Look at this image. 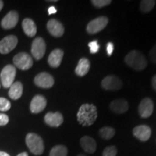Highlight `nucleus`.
<instances>
[{"label": "nucleus", "mask_w": 156, "mask_h": 156, "mask_svg": "<svg viewBox=\"0 0 156 156\" xmlns=\"http://www.w3.org/2000/svg\"><path fill=\"white\" fill-rule=\"evenodd\" d=\"M64 56V51L60 48H56L51 52L48 58V63L51 67H59Z\"/></svg>", "instance_id": "f3484780"}, {"label": "nucleus", "mask_w": 156, "mask_h": 156, "mask_svg": "<svg viewBox=\"0 0 156 156\" xmlns=\"http://www.w3.org/2000/svg\"><path fill=\"white\" fill-rule=\"evenodd\" d=\"M155 5L154 0H142L140 3V10L144 13H147L153 9Z\"/></svg>", "instance_id": "393cba45"}, {"label": "nucleus", "mask_w": 156, "mask_h": 156, "mask_svg": "<svg viewBox=\"0 0 156 156\" xmlns=\"http://www.w3.org/2000/svg\"><path fill=\"white\" fill-rule=\"evenodd\" d=\"M108 23V17L101 16L91 20L87 25V32L89 34H95L103 30Z\"/></svg>", "instance_id": "423d86ee"}, {"label": "nucleus", "mask_w": 156, "mask_h": 156, "mask_svg": "<svg viewBox=\"0 0 156 156\" xmlns=\"http://www.w3.org/2000/svg\"><path fill=\"white\" fill-rule=\"evenodd\" d=\"M18 39L15 36L10 35L4 38L0 41V54H7L16 47Z\"/></svg>", "instance_id": "1a4fd4ad"}, {"label": "nucleus", "mask_w": 156, "mask_h": 156, "mask_svg": "<svg viewBox=\"0 0 156 156\" xmlns=\"http://www.w3.org/2000/svg\"><path fill=\"white\" fill-rule=\"evenodd\" d=\"M46 45L44 38L37 37L34 40L31 46V54L36 60H40L46 53Z\"/></svg>", "instance_id": "0eeeda50"}, {"label": "nucleus", "mask_w": 156, "mask_h": 156, "mask_svg": "<svg viewBox=\"0 0 156 156\" xmlns=\"http://www.w3.org/2000/svg\"><path fill=\"white\" fill-rule=\"evenodd\" d=\"M48 12L49 15L55 14V13L56 12V9L54 7H50L48 9Z\"/></svg>", "instance_id": "473e14b6"}, {"label": "nucleus", "mask_w": 156, "mask_h": 156, "mask_svg": "<svg viewBox=\"0 0 156 156\" xmlns=\"http://www.w3.org/2000/svg\"><path fill=\"white\" fill-rule=\"evenodd\" d=\"M3 6H4L3 1H2V0H0V11H1L2 9L3 8Z\"/></svg>", "instance_id": "e433bc0d"}, {"label": "nucleus", "mask_w": 156, "mask_h": 156, "mask_svg": "<svg viewBox=\"0 0 156 156\" xmlns=\"http://www.w3.org/2000/svg\"><path fill=\"white\" fill-rule=\"evenodd\" d=\"M80 145L84 151L89 154L94 153L97 148L96 142L93 138L90 136H84L81 138Z\"/></svg>", "instance_id": "6ab92c4d"}, {"label": "nucleus", "mask_w": 156, "mask_h": 156, "mask_svg": "<svg viewBox=\"0 0 156 156\" xmlns=\"http://www.w3.org/2000/svg\"><path fill=\"white\" fill-rule=\"evenodd\" d=\"M25 142L30 151L36 155H40L44 151V144L42 138L35 133H29L25 137Z\"/></svg>", "instance_id": "7ed1b4c3"}, {"label": "nucleus", "mask_w": 156, "mask_h": 156, "mask_svg": "<svg viewBox=\"0 0 156 156\" xmlns=\"http://www.w3.org/2000/svg\"><path fill=\"white\" fill-rule=\"evenodd\" d=\"M68 153L67 148L65 146L58 145H56L51 150L49 156H67Z\"/></svg>", "instance_id": "5701e85b"}, {"label": "nucleus", "mask_w": 156, "mask_h": 156, "mask_svg": "<svg viewBox=\"0 0 156 156\" xmlns=\"http://www.w3.org/2000/svg\"><path fill=\"white\" fill-rule=\"evenodd\" d=\"M11 103L5 98H0V111L1 112H7L10 109Z\"/></svg>", "instance_id": "a878e982"}, {"label": "nucleus", "mask_w": 156, "mask_h": 156, "mask_svg": "<svg viewBox=\"0 0 156 156\" xmlns=\"http://www.w3.org/2000/svg\"><path fill=\"white\" fill-rule=\"evenodd\" d=\"M88 47L90 48V51L91 54H96L100 48V45L98 44L97 40H95L89 43Z\"/></svg>", "instance_id": "c85d7f7f"}, {"label": "nucleus", "mask_w": 156, "mask_h": 156, "mask_svg": "<svg viewBox=\"0 0 156 156\" xmlns=\"http://www.w3.org/2000/svg\"><path fill=\"white\" fill-rule=\"evenodd\" d=\"M101 86L106 90H119L123 86V83L119 77L114 75H108L103 78Z\"/></svg>", "instance_id": "6e6552de"}, {"label": "nucleus", "mask_w": 156, "mask_h": 156, "mask_svg": "<svg viewBox=\"0 0 156 156\" xmlns=\"http://www.w3.org/2000/svg\"><path fill=\"white\" fill-rule=\"evenodd\" d=\"M149 58L153 64H156V44H155V46L151 48V50L150 51Z\"/></svg>", "instance_id": "c756f323"}, {"label": "nucleus", "mask_w": 156, "mask_h": 156, "mask_svg": "<svg viewBox=\"0 0 156 156\" xmlns=\"http://www.w3.org/2000/svg\"><path fill=\"white\" fill-rule=\"evenodd\" d=\"M0 156H9V155L8 153H5V152L0 151Z\"/></svg>", "instance_id": "f704fd0d"}, {"label": "nucleus", "mask_w": 156, "mask_h": 156, "mask_svg": "<svg viewBox=\"0 0 156 156\" xmlns=\"http://www.w3.org/2000/svg\"><path fill=\"white\" fill-rule=\"evenodd\" d=\"M99 134L103 140H110L112 139L115 134V130L114 128L110 126H104L99 130Z\"/></svg>", "instance_id": "b1692460"}, {"label": "nucleus", "mask_w": 156, "mask_h": 156, "mask_svg": "<svg viewBox=\"0 0 156 156\" xmlns=\"http://www.w3.org/2000/svg\"><path fill=\"white\" fill-rule=\"evenodd\" d=\"M19 20V15L16 11L12 10L9 12L2 20L1 25L5 30L14 28L17 24Z\"/></svg>", "instance_id": "f8f14e48"}, {"label": "nucleus", "mask_w": 156, "mask_h": 156, "mask_svg": "<svg viewBox=\"0 0 156 156\" xmlns=\"http://www.w3.org/2000/svg\"><path fill=\"white\" fill-rule=\"evenodd\" d=\"M44 121L47 125L53 127H58L61 126L64 122L63 116L61 113L48 112L45 115Z\"/></svg>", "instance_id": "2eb2a0df"}, {"label": "nucleus", "mask_w": 156, "mask_h": 156, "mask_svg": "<svg viewBox=\"0 0 156 156\" xmlns=\"http://www.w3.org/2000/svg\"><path fill=\"white\" fill-rule=\"evenodd\" d=\"M17 156H28V153H26V152H23V153H20L19 155H17Z\"/></svg>", "instance_id": "c9c22d12"}, {"label": "nucleus", "mask_w": 156, "mask_h": 156, "mask_svg": "<svg viewBox=\"0 0 156 156\" xmlns=\"http://www.w3.org/2000/svg\"><path fill=\"white\" fill-rule=\"evenodd\" d=\"M139 114L142 118H148L151 116L153 112V101L149 98H145L142 100L139 105Z\"/></svg>", "instance_id": "ddd939ff"}, {"label": "nucleus", "mask_w": 156, "mask_h": 156, "mask_svg": "<svg viewBox=\"0 0 156 156\" xmlns=\"http://www.w3.org/2000/svg\"><path fill=\"white\" fill-rule=\"evenodd\" d=\"M98 117L97 108L93 104L85 103L80 107L77 114L78 122L83 126H89L94 124Z\"/></svg>", "instance_id": "f257e3e1"}, {"label": "nucleus", "mask_w": 156, "mask_h": 156, "mask_svg": "<svg viewBox=\"0 0 156 156\" xmlns=\"http://www.w3.org/2000/svg\"><path fill=\"white\" fill-rule=\"evenodd\" d=\"M23 91V84L20 82L13 83L12 85L9 87V97L12 100H17L22 96Z\"/></svg>", "instance_id": "4be33fe9"}, {"label": "nucleus", "mask_w": 156, "mask_h": 156, "mask_svg": "<svg viewBox=\"0 0 156 156\" xmlns=\"http://www.w3.org/2000/svg\"><path fill=\"white\" fill-rule=\"evenodd\" d=\"M106 51H107V53H108V56H111L114 51V44L112 43L109 42L108 43L106 46Z\"/></svg>", "instance_id": "2f4dec72"}, {"label": "nucleus", "mask_w": 156, "mask_h": 156, "mask_svg": "<svg viewBox=\"0 0 156 156\" xmlns=\"http://www.w3.org/2000/svg\"><path fill=\"white\" fill-rule=\"evenodd\" d=\"M92 5L96 8H102L112 3L111 0H92Z\"/></svg>", "instance_id": "bb28decb"}, {"label": "nucleus", "mask_w": 156, "mask_h": 156, "mask_svg": "<svg viewBox=\"0 0 156 156\" xmlns=\"http://www.w3.org/2000/svg\"><path fill=\"white\" fill-rule=\"evenodd\" d=\"M47 30L49 34L54 37H61L64 33V28L63 25L59 21L55 19H51L47 23Z\"/></svg>", "instance_id": "4468645a"}, {"label": "nucleus", "mask_w": 156, "mask_h": 156, "mask_svg": "<svg viewBox=\"0 0 156 156\" xmlns=\"http://www.w3.org/2000/svg\"><path fill=\"white\" fill-rule=\"evenodd\" d=\"M23 31L29 37H34L37 33V27L33 20L25 18L22 23Z\"/></svg>", "instance_id": "aec40b11"}, {"label": "nucleus", "mask_w": 156, "mask_h": 156, "mask_svg": "<svg viewBox=\"0 0 156 156\" xmlns=\"http://www.w3.org/2000/svg\"><path fill=\"white\" fill-rule=\"evenodd\" d=\"M152 86H153V89L156 91V75H155L152 77Z\"/></svg>", "instance_id": "72a5a7b5"}, {"label": "nucleus", "mask_w": 156, "mask_h": 156, "mask_svg": "<svg viewBox=\"0 0 156 156\" xmlns=\"http://www.w3.org/2000/svg\"><path fill=\"white\" fill-rule=\"evenodd\" d=\"M47 105L46 98L41 95H37L33 98L30 104V110L33 114H38L44 111Z\"/></svg>", "instance_id": "9b49d317"}, {"label": "nucleus", "mask_w": 156, "mask_h": 156, "mask_svg": "<svg viewBox=\"0 0 156 156\" xmlns=\"http://www.w3.org/2000/svg\"><path fill=\"white\" fill-rule=\"evenodd\" d=\"M90 67V61L87 58H82L80 59L75 68V74L80 77H83L88 73Z\"/></svg>", "instance_id": "412c9836"}, {"label": "nucleus", "mask_w": 156, "mask_h": 156, "mask_svg": "<svg viewBox=\"0 0 156 156\" xmlns=\"http://www.w3.org/2000/svg\"><path fill=\"white\" fill-rule=\"evenodd\" d=\"M110 109L116 114H124L129 109V104L127 101L124 99H117L113 101L110 103Z\"/></svg>", "instance_id": "a211bd4d"}, {"label": "nucleus", "mask_w": 156, "mask_h": 156, "mask_svg": "<svg viewBox=\"0 0 156 156\" xmlns=\"http://www.w3.org/2000/svg\"><path fill=\"white\" fill-rule=\"evenodd\" d=\"M124 61L129 67L136 71H142L147 66V61L145 56L136 50H133L127 54Z\"/></svg>", "instance_id": "f03ea898"}, {"label": "nucleus", "mask_w": 156, "mask_h": 156, "mask_svg": "<svg viewBox=\"0 0 156 156\" xmlns=\"http://www.w3.org/2000/svg\"><path fill=\"white\" fill-rule=\"evenodd\" d=\"M117 149L115 146H108L103 152V156H116Z\"/></svg>", "instance_id": "cd10ccee"}, {"label": "nucleus", "mask_w": 156, "mask_h": 156, "mask_svg": "<svg viewBox=\"0 0 156 156\" xmlns=\"http://www.w3.org/2000/svg\"><path fill=\"white\" fill-rule=\"evenodd\" d=\"M13 63L20 69L28 70L33 66L34 61L28 54L25 52H20L14 56Z\"/></svg>", "instance_id": "39448f33"}, {"label": "nucleus", "mask_w": 156, "mask_h": 156, "mask_svg": "<svg viewBox=\"0 0 156 156\" xmlns=\"http://www.w3.org/2000/svg\"><path fill=\"white\" fill-rule=\"evenodd\" d=\"M77 156H86L85 155H83V154H79Z\"/></svg>", "instance_id": "58836bf2"}, {"label": "nucleus", "mask_w": 156, "mask_h": 156, "mask_svg": "<svg viewBox=\"0 0 156 156\" xmlns=\"http://www.w3.org/2000/svg\"><path fill=\"white\" fill-rule=\"evenodd\" d=\"M133 134L142 142H146L151 135V129L147 125L136 126L133 129Z\"/></svg>", "instance_id": "dca6fc26"}, {"label": "nucleus", "mask_w": 156, "mask_h": 156, "mask_svg": "<svg viewBox=\"0 0 156 156\" xmlns=\"http://www.w3.org/2000/svg\"><path fill=\"white\" fill-rule=\"evenodd\" d=\"M34 83L36 86L42 88H50L54 85V79L50 74L41 73L34 78Z\"/></svg>", "instance_id": "9d476101"}, {"label": "nucleus", "mask_w": 156, "mask_h": 156, "mask_svg": "<svg viewBox=\"0 0 156 156\" xmlns=\"http://www.w3.org/2000/svg\"><path fill=\"white\" fill-rule=\"evenodd\" d=\"M9 117L7 114H0V126H5L8 124Z\"/></svg>", "instance_id": "7c9ffc66"}, {"label": "nucleus", "mask_w": 156, "mask_h": 156, "mask_svg": "<svg viewBox=\"0 0 156 156\" xmlns=\"http://www.w3.org/2000/svg\"><path fill=\"white\" fill-rule=\"evenodd\" d=\"M16 76V68L13 65L8 64L5 67L0 73V78L3 87L9 88L13 84Z\"/></svg>", "instance_id": "20e7f679"}, {"label": "nucleus", "mask_w": 156, "mask_h": 156, "mask_svg": "<svg viewBox=\"0 0 156 156\" xmlns=\"http://www.w3.org/2000/svg\"><path fill=\"white\" fill-rule=\"evenodd\" d=\"M48 2H57V0H51V1H48Z\"/></svg>", "instance_id": "4c0bfd02"}]
</instances>
